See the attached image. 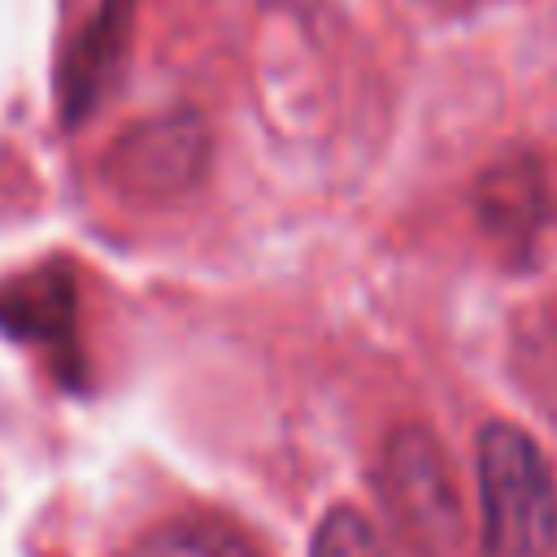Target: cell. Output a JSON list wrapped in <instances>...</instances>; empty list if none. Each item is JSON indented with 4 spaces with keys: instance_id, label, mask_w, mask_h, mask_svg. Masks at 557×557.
<instances>
[{
    "instance_id": "52a82bcc",
    "label": "cell",
    "mask_w": 557,
    "mask_h": 557,
    "mask_svg": "<svg viewBox=\"0 0 557 557\" xmlns=\"http://www.w3.org/2000/svg\"><path fill=\"white\" fill-rule=\"evenodd\" d=\"M126 557H257L235 531L213 522H165L148 531Z\"/></svg>"
},
{
    "instance_id": "5b68a950",
    "label": "cell",
    "mask_w": 557,
    "mask_h": 557,
    "mask_svg": "<svg viewBox=\"0 0 557 557\" xmlns=\"http://www.w3.org/2000/svg\"><path fill=\"white\" fill-rule=\"evenodd\" d=\"M479 218L496 239H531L544 218V174L535 157H509L479 178Z\"/></svg>"
},
{
    "instance_id": "7a4b0ae2",
    "label": "cell",
    "mask_w": 557,
    "mask_h": 557,
    "mask_svg": "<svg viewBox=\"0 0 557 557\" xmlns=\"http://www.w3.org/2000/svg\"><path fill=\"white\" fill-rule=\"evenodd\" d=\"M383 500L413 548L453 557L461 544V500L444 448L422 426L392 431L383 448Z\"/></svg>"
},
{
    "instance_id": "277c9868",
    "label": "cell",
    "mask_w": 557,
    "mask_h": 557,
    "mask_svg": "<svg viewBox=\"0 0 557 557\" xmlns=\"http://www.w3.org/2000/svg\"><path fill=\"white\" fill-rule=\"evenodd\" d=\"M135 30V0H96L65 44L61 61V117L83 122L117 83Z\"/></svg>"
},
{
    "instance_id": "8992f818",
    "label": "cell",
    "mask_w": 557,
    "mask_h": 557,
    "mask_svg": "<svg viewBox=\"0 0 557 557\" xmlns=\"http://www.w3.org/2000/svg\"><path fill=\"white\" fill-rule=\"evenodd\" d=\"M74 322V283L52 270L9 278L0 287V326L13 339L57 344Z\"/></svg>"
},
{
    "instance_id": "3957f363",
    "label": "cell",
    "mask_w": 557,
    "mask_h": 557,
    "mask_svg": "<svg viewBox=\"0 0 557 557\" xmlns=\"http://www.w3.org/2000/svg\"><path fill=\"white\" fill-rule=\"evenodd\" d=\"M209 161V131L196 113L174 109L131 122L100 157V178L131 200H165L187 191Z\"/></svg>"
},
{
    "instance_id": "ba28073f",
    "label": "cell",
    "mask_w": 557,
    "mask_h": 557,
    "mask_svg": "<svg viewBox=\"0 0 557 557\" xmlns=\"http://www.w3.org/2000/svg\"><path fill=\"white\" fill-rule=\"evenodd\" d=\"M309 557H383V544L357 509L335 505L322 513V522L309 540Z\"/></svg>"
},
{
    "instance_id": "6da1fadb",
    "label": "cell",
    "mask_w": 557,
    "mask_h": 557,
    "mask_svg": "<svg viewBox=\"0 0 557 557\" xmlns=\"http://www.w3.org/2000/svg\"><path fill=\"white\" fill-rule=\"evenodd\" d=\"M474 466L487 557H544L557 544V483L540 444L513 422H487Z\"/></svg>"
}]
</instances>
